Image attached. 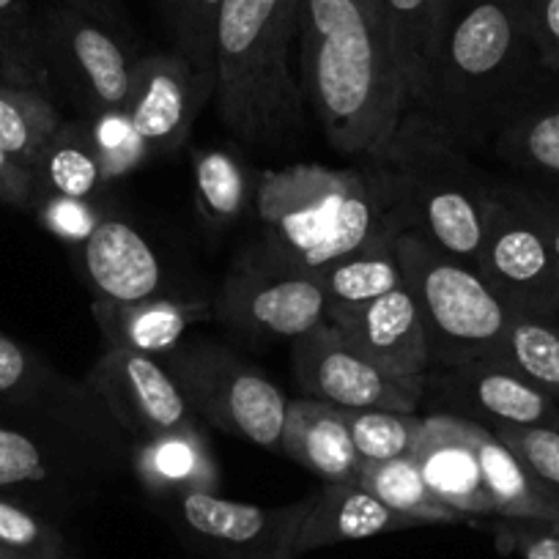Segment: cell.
I'll use <instances>...</instances> for the list:
<instances>
[{
	"instance_id": "cell-1",
	"label": "cell",
	"mask_w": 559,
	"mask_h": 559,
	"mask_svg": "<svg viewBox=\"0 0 559 559\" xmlns=\"http://www.w3.org/2000/svg\"><path fill=\"white\" fill-rule=\"evenodd\" d=\"M543 78L554 74L537 58L510 0H444L412 110L469 154L491 146L543 99Z\"/></svg>"
},
{
	"instance_id": "cell-2",
	"label": "cell",
	"mask_w": 559,
	"mask_h": 559,
	"mask_svg": "<svg viewBox=\"0 0 559 559\" xmlns=\"http://www.w3.org/2000/svg\"><path fill=\"white\" fill-rule=\"evenodd\" d=\"M302 88L332 148L373 157L406 112L408 96L381 0H302Z\"/></svg>"
},
{
	"instance_id": "cell-3",
	"label": "cell",
	"mask_w": 559,
	"mask_h": 559,
	"mask_svg": "<svg viewBox=\"0 0 559 559\" xmlns=\"http://www.w3.org/2000/svg\"><path fill=\"white\" fill-rule=\"evenodd\" d=\"M258 239L319 274L337 258L395 241L401 234L384 187L368 163L348 170L324 165H288L263 170L255 187Z\"/></svg>"
},
{
	"instance_id": "cell-4",
	"label": "cell",
	"mask_w": 559,
	"mask_h": 559,
	"mask_svg": "<svg viewBox=\"0 0 559 559\" xmlns=\"http://www.w3.org/2000/svg\"><path fill=\"white\" fill-rule=\"evenodd\" d=\"M302 0H225L217 25L214 105L245 146L269 152L302 127L305 88L292 69Z\"/></svg>"
},
{
	"instance_id": "cell-5",
	"label": "cell",
	"mask_w": 559,
	"mask_h": 559,
	"mask_svg": "<svg viewBox=\"0 0 559 559\" xmlns=\"http://www.w3.org/2000/svg\"><path fill=\"white\" fill-rule=\"evenodd\" d=\"M362 163L384 187L401 234L419 236L475 266L493 185L477 174L464 148L439 134L423 112L406 110L384 148Z\"/></svg>"
},
{
	"instance_id": "cell-6",
	"label": "cell",
	"mask_w": 559,
	"mask_h": 559,
	"mask_svg": "<svg viewBox=\"0 0 559 559\" xmlns=\"http://www.w3.org/2000/svg\"><path fill=\"white\" fill-rule=\"evenodd\" d=\"M403 283L417 302L431 368L497 357L510 310L472 263L448 255L414 234L395 236Z\"/></svg>"
},
{
	"instance_id": "cell-7",
	"label": "cell",
	"mask_w": 559,
	"mask_h": 559,
	"mask_svg": "<svg viewBox=\"0 0 559 559\" xmlns=\"http://www.w3.org/2000/svg\"><path fill=\"white\" fill-rule=\"evenodd\" d=\"M212 313L225 330L252 346L294 343L326 324L330 299L319 274L294 266L255 239L230 263Z\"/></svg>"
},
{
	"instance_id": "cell-8",
	"label": "cell",
	"mask_w": 559,
	"mask_h": 559,
	"mask_svg": "<svg viewBox=\"0 0 559 559\" xmlns=\"http://www.w3.org/2000/svg\"><path fill=\"white\" fill-rule=\"evenodd\" d=\"M163 362L201 423L280 453L288 397L255 365L206 337L181 343Z\"/></svg>"
},
{
	"instance_id": "cell-9",
	"label": "cell",
	"mask_w": 559,
	"mask_h": 559,
	"mask_svg": "<svg viewBox=\"0 0 559 559\" xmlns=\"http://www.w3.org/2000/svg\"><path fill=\"white\" fill-rule=\"evenodd\" d=\"M45 56L56 88L80 116H99L127 105L140 56L134 39L63 3L41 9Z\"/></svg>"
},
{
	"instance_id": "cell-10",
	"label": "cell",
	"mask_w": 559,
	"mask_h": 559,
	"mask_svg": "<svg viewBox=\"0 0 559 559\" xmlns=\"http://www.w3.org/2000/svg\"><path fill=\"white\" fill-rule=\"evenodd\" d=\"M0 412L25 414L72 433L129 469L132 442L85 381L52 368L36 348L0 332Z\"/></svg>"
},
{
	"instance_id": "cell-11",
	"label": "cell",
	"mask_w": 559,
	"mask_h": 559,
	"mask_svg": "<svg viewBox=\"0 0 559 559\" xmlns=\"http://www.w3.org/2000/svg\"><path fill=\"white\" fill-rule=\"evenodd\" d=\"M475 269L510 313L559 319V261L519 185H493Z\"/></svg>"
},
{
	"instance_id": "cell-12",
	"label": "cell",
	"mask_w": 559,
	"mask_h": 559,
	"mask_svg": "<svg viewBox=\"0 0 559 559\" xmlns=\"http://www.w3.org/2000/svg\"><path fill=\"white\" fill-rule=\"evenodd\" d=\"M127 466L72 433L25 414L0 412V493L28 504L83 499L102 477Z\"/></svg>"
},
{
	"instance_id": "cell-13",
	"label": "cell",
	"mask_w": 559,
	"mask_h": 559,
	"mask_svg": "<svg viewBox=\"0 0 559 559\" xmlns=\"http://www.w3.org/2000/svg\"><path fill=\"white\" fill-rule=\"evenodd\" d=\"M313 497L283 508H258V504L219 497L217 491L176 493L157 502L187 540L217 557L294 559V537L313 504Z\"/></svg>"
},
{
	"instance_id": "cell-14",
	"label": "cell",
	"mask_w": 559,
	"mask_h": 559,
	"mask_svg": "<svg viewBox=\"0 0 559 559\" xmlns=\"http://www.w3.org/2000/svg\"><path fill=\"white\" fill-rule=\"evenodd\" d=\"M83 381L132 444L203 428L181 386L157 357L105 348Z\"/></svg>"
},
{
	"instance_id": "cell-15",
	"label": "cell",
	"mask_w": 559,
	"mask_h": 559,
	"mask_svg": "<svg viewBox=\"0 0 559 559\" xmlns=\"http://www.w3.org/2000/svg\"><path fill=\"white\" fill-rule=\"evenodd\" d=\"M292 368L305 397L341 408L417 412L423 397L379 368L330 321L292 343Z\"/></svg>"
},
{
	"instance_id": "cell-16",
	"label": "cell",
	"mask_w": 559,
	"mask_h": 559,
	"mask_svg": "<svg viewBox=\"0 0 559 559\" xmlns=\"http://www.w3.org/2000/svg\"><path fill=\"white\" fill-rule=\"evenodd\" d=\"M433 390L450 414L486 428H557L559 403L510 368L502 357L475 359L453 368H431L426 392Z\"/></svg>"
},
{
	"instance_id": "cell-17",
	"label": "cell",
	"mask_w": 559,
	"mask_h": 559,
	"mask_svg": "<svg viewBox=\"0 0 559 559\" xmlns=\"http://www.w3.org/2000/svg\"><path fill=\"white\" fill-rule=\"evenodd\" d=\"M214 78L195 72L179 52L140 56L134 83L123 105L152 159L170 157L187 143L198 112L214 96Z\"/></svg>"
},
{
	"instance_id": "cell-18",
	"label": "cell",
	"mask_w": 559,
	"mask_h": 559,
	"mask_svg": "<svg viewBox=\"0 0 559 559\" xmlns=\"http://www.w3.org/2000/svg\"><path fill=\"white\" fill-rule=\"evenodd\" d=\"M330 324L343 330V335L362 354H368L379 368L395 376L401 384L426 395V381L431 373V352H428L426 330L419 319L417 302L406 283L392 288L384 297L362 305L357 310L330 313Z\"/></svg>"
},
{
	"instance_id": "cell-19",
	"label": "cell",
	"mask_w": 559,
	"mask_h": 559,
	"mask_svg": "<svg viewBox=\"0 0 559 559\" xmlns=\"http://www.w3.org/2000/svg\"><path fill=\"white\" fill-rule=\"evenodd\" d=\"M412 459L423 480L444 508L461 519L493 515L491 499L483 486L480 459L475 448V423L450 412H433L419 419Z\"/></svg>"
},
{
	"instance_id": "cell-20",
	"label": "cell",
	"mask_w": 559,
	"mask_h": 559,
	"mask_svg": "<svg viewBox=\"0 0 559 559\" xmlns=\"http://www.w3.org/2000/svg\"><path fill=\"white\" fill-rule=\"evenodd\" d=\"M78 252L94 302H140L163 297L168 288L157 250L127 217L107 212Z\"/></svg>"
},
{
	"instance_id": "cell-21",
	"label": "cell",
	"mask_w": 559,
	"mask_h": 559,
	"mask_svg": "<svg viewBox=\"0 0 559 559\" xmlns=\"http://www.w3.org/2000/svg\"><path fill=\"white\" fill-rule=\"evenodd\" d=\"M91 313L105 337V348L163 359L181 346V337L192 324L212 316V305L163 294L140 302H94Z\"/></svg>"
},
{
	"instance_id": "cell-22",
	"label": "cell",
	"mask_w": 559,
	"mask_h": 559,
	"mask_svg": "<svg viewBox=\"0 0 559 559\" xmlns=\"http://www.w3.org/2000/svg\"><path fill=\"white\" fill-rule=\"evenodd\" d=\"M280 453L324 483H354L362 466L343 408L305 395L288 401Z\"/></svg>"
},
{
	"instance_id": "cell-23",
	"label": "cell",
	"mask_w": 559,
	"mask_h": 559,
	"mask_svg": "<svg viewBox=\"0 0 559 559\" xmlns=\"http://www.w3.org/2000/svg\"><path fill=\"white\" fill-rule=\"evenodd\" d=\"M408 526L417 524L381 504L357 483H326L324 491L313 497L308 515L299 524L292 557L297 559L316 548L337 546V543L368 540V537L408 530Z\"/></svg>"
},
{
	"instance_id": "cell-24",
	"label": "cell",
	"mask_w": 559,
	"mask_h": 559,
	"mask_svg": "<svg viewBox=\"0 0 559 559\" xmlns=\"http://www.w3.org/2000/svg\"><path fill=\"white\" fill-rule=\"evenodd\" d=\"M129 472L152 499L219 488V466L203 428L134 442Z\"/></svg>"
},
{
	"instance_id": "cell-25",
	"label": "cell",
	"mask_w": 559,
	"mask_h": 559,
	"mask_svg": "<svg viewBox=\"0 0 559 559\" xmlns=\"http://www.w3.org/2000/svg\"><path fill=\"white\" fill-rule=\"evenodd\" d=\"M475 448L480 459L483 486L497 519L559 521V510L548 502L524 461L480 423H475Z\"/></svg>"
},
{
	"instance_id": "cell-26",
	"label": "cell",
	"mask_w": 559,
	"mask_h": 559,
	"mask_svg": "<svg viewBox=\"0 0 559 559\" xmlns=\"http://www.w3.org/2000/svg\"><path fill=\"white\" fill-rule=\"evenodd\" d=\"M192 198L203 228L212 234H223L241 223L252 198L245 159L219 146L198 148L192 154Z\"/></svg>"
},
{
	"instance_id": "cell-27",
	"label": "cell",
	"mask_w": 559,
	"mask_h": 559,
	"mask_svg": "<svg viewBox=\"0 0 559 559\" xmlns=\"http://www.w3.org/2000/svg\"><path fill=\"white\" fill-rule=\"evenodd\" d=\"M34 176L39 192L102 201L107 179L85 118L63 121L52 132L50 143H47L39 163H36Z\"/></svg>"
},
{
	"instance_id": "cell-28",
	"label": "cell",
	"mask_w": 559,
	"mask_h": 559,
	"mask_svg": "<svg viewBox=\"0 0 559 559\" xmlns=\"http://www.w3.org/2000/svg\"><path fill=\"white\" fill-rule=\"evenodd\" d=\"M493 154L515 174L559 187V94L543 96L491 143Z\"/></svg>"
},
{
	"instance_id": "cell-29",
	"label": "cell",
	"mask_w": 559,
	"mask_h": 559,
	"mask_svg": "<svg viewBox=\"0 0 559 559\" xmlns=\"http://www.w3.org/2000/svg\"><path fill=\"white\" fill-rule=\"evenodd\" d=\"M392 245L395 241L365 247V250L337 258L335 263L321 269L319 280L330 299V313L357 310L390 294L392 288L403 286V274Z\"/></svg>"
},
{
	"instance_id": "cell-30",
	"label": "cell",
	"mask_w": 559,
	"mask_h": 559,
	"mask_svg": "<svg viewBox=\"0 0 559 559\" xmlns=\"http://www.w3.org/2000/svg\"><path fill=\"white\" fill-rule=\"evenodd\" d=\"M354 483L362 486L365 491L373 493L381 504L395 510L397 515L414 521L417 526L459 524V521H464L455 510L444 508L433 497L412 455H401V459L392 461H376V464L362 461Z\"/></svg>"
},
{
	"instance_id": "cell-31",
	"label": "cell",
	"mask_w": 559,
	"mask_h": 559,
	"mask_svg": "<svg viewBox=\"0 0 559 559\" xmlns=\"http://www.w3.org/2000/svg\"><path fill=\"white\" fill-rule=\"evenodd\" d=\"M61 123L63 116L50 94L0 80V148L20 165L34 170Z\"/></svg>"
},
{
	"instance_id": "cell-32",
	"label": "cell",
	"mask_w": 559,
	"mask_h": 559,
	"mask_svg": "<svg viewBox=\"0 0 559 559\" xmlns=\"http://www.w3.org/2000/svg\"><path fill=\"white\" fill-rule=\"evenodd\" d=\"M0 80L56 94L45 56L41 14L28 0H0Z\"/></svg>"
},
{
	"instance_id": "cell-33",
	"label": "cell",
	"mask_w": 559,
	"mask_h": 559,
	"mask_svg": "<svg viewBox=\"0 0 559 559\" xmlns=\"http://www.w3.org/2000/svg\"><path fill=\"white\" fill-rule=\"evenodd\" d=\"M497 357L559 401V319L510 313Z\"/></svg>"
},
{
	"instance_id": "cell-34",
	"label": "cell",
	"mask_w": 559,
	"mask_h": 559,
	"mask_svg": "<svg viewBox=\"0 0 559 559\" xmlns=\"http://www.w3.org/2000/svg\"><path fill=\"white\" fill-rule=\"evenodd\" d=\"M386 23H390L392 41H395L397 67H401L403 85H406L408 107L412 110L426 80L428 52H431L433 31H437L439 12L444 0H381Z\"/></svg>"
},
{
	"instance_id": "cell-35",
	"label": "cell",
	"mask_w": 559,
	"mask_h": 559,
	"mask_svg": "<svg viewBox=\"0 0 559 559\" xmlns=\"http://www.w3.org/2000/svg\"><path fill=\"white\" fill-rule=\"evenodd\" d=\"M343 417L359 459L368 464L412 455L423 419L414 412H390V408H343Z\"/></svg>"
},
{
	"instance_id": "cell-36",
	"label": "cell",
	"mask_w": 559,
	"mask_h": 559,
	"mask_svg": "<svg viewBox=\"0 0 559 559\" xmlns=\"http://www.w3.org/2000/svg\"><path fill=\"white\" fill-rule=\"evenodd\" d=\"M223 7L225 0H170L165 9L174 28L176 52L206 78H214L217 69V25Z\"/></svg>"
},
{
	"instance_id": "cell-37",
	"label": "cell",
	"mask_w": 559,
	"mask_h": 559,
	"mask_svg": "<svg viewBox=\"0 0 559 559\" xmlns=\"http://www.w3.org/2000/svg\"><path fill=\"white\" fill-rule=\"evenodd\" d=\"M88 129L96 154H99L107 185L118 179H127V176L138 174L146 163H152L148 146L143 143V138H140V132L134 129V123L129 121L123 107H118V110H105L99 112V116L88 118Z\"/></svg>"
},
{
	"instance_id": "cell-38",
	"label": "cell",
	"mask_w": 559,
	"mask_h": 559,
	"mask_svg": "<svg viewBox=\"0 0 559 559\" xmlns=\"http://www.w3.org/2000/svg\"><path fill=\"white\" fill-rule=\"evenodd\" d=\"M0 546L20 559H61L63 537L34 504L0 493Z\"/></svg>"
},
{
	"instance_id": "cell-39",
	"label": "cell",
	"mask_w": 559,
	"mask_h": 559,
	"mask_svg": "<svg viewBox=\"0 0 559 559\" xmlns=\"http://www.w3.org/2000/svg\"><path fill=\"white\" fill-rule=\"evenodd\" d=\"M532 472L548 502L559 510V431L557 428H491Z\"/></svg>"
},
{
	"instance_id": "cell-40",
	"label": "cell",
	"mask_w": 559,
	"mask_h": 559,
	"mask_svg": "<svg viewBox=\"0 0 559 559\" xmlns=\"http://www.w3.org/2000/svg\"><path fill=\"white\" fill-rule=\"evenodd\" d=\"M36 219L41 228L67 245L80 247L91 239L102 219L107 217L105 201H88V198H67L39 192L34 206Z\"/></svg>"
},
{
	"instance_id": "cell-41",
	"label": "cell",
	"mask_w": 559,
	"mask_h": 559,
	"mask_svg": "<svg viewBox=\"0 0 559 559\" xmlns=\"http://www.w3.org/2000/svg\"><path fill=\"white\" fill-rule=\"evenodd\" d=\"M543 67L559 80V0H510Z\"/></svg>"
},
{
	"instance_id": "cell-42",
	"label": "cell",
	"mask_w": 559,
	"mask_h": 559,
	"mask_svg": "<svg viewBox=\"0 0 559 559\" xmlns=\"http://www.w3.org/2000/svg\"><path fill=\"white\" fill-rule=\"evenodd\" d=\"M499 540L521 559H559V521L502 519Z\"/></svg>"
},
{
	"instance_id": "cell-43",
	"label": "cell",
	"mask_w": 559,
	"mask_h": 559,
	"mask_svg": "<svg viewBox=\"0 0 559 559\" xmlns=\"http://www.w3.org/2000/svg\"><path fill=\"white\" fill-rule=\"evenodd\" d=\"M36 198H39V185H36L34 170L20 165L12 154L0 148V201L34 214Z\"/></svg>"
},
{
	"instance_id": "cell-44",
	"label": "cell",
	"mask_w": 559,
	"mask_h": 559,
	"mask_svg": "<svg viewBox=\"0 0 559 559\" xmlns=\"http://www.w3.org/2000/svg\"><path fill=\"white\" fill-rule=\"evenodd\" d=\"M521 195H524L526 206L532 209V214L537 217L540 223L543 234H546L548 245H551L554 255L559 261V203L557 198L551 195L548 190H540V187H532V185H519Z\"/></svg>"
},
{
	"instance_id": "cell-45",
	"label": "cell",
	"mask_w": 559,
	"mask_h": 559,
	"mask_svg": "<svg viewBox=\"0 0 559 559\" xmlns=\"http://www.w3.org/2000/svg\"><path fill=\"white\" fill-rule=\"evenodd\" d=\"M58 3L78 9V12L88 14V17L110 25V28L118 31V34L134 39L132 23H129V14H127V9H123L121 0H58Z\"/></svg>"
},
{
	"instance_id": "cell-46",
	"label": "cell",
	"mask_w": 559,
	"mask_h": 559,
	"mask_svg": "<svg viewBox=\"0 0 559 559\" xmlns=\"http://www.w3.org/2000/svg\"><path fill=\"white\" fill-rule=\"evenodd\" d=\"M0 559H20V557H17V554H12V551H9V548H3V546H0Z\"/></svg>"
},
{
	"instance_id": "cell-47",
	"label": "cell",
	"mask_w": 559,
	"mask_h": 559,
	"mask_svg": "<svg viewBox=\"0 0 559 559\" xmlns=\"http://www.w3.org/2000/svg\"><path fill=\"white\" fill-rule=\"evenodd\" d=\"M159 3H163V9H168V3H170V0H159Z\"/></svg>"
},
{
	"instance_id": "cell-48",
	"label": "cell",
	"mask_w": 559,
	"mask_h": 559,
	"mask_svg": "<svg viewBox=\"0 0 559 559\" xmlns=\"http://www.w3.org/2000/svg\"><path fill=\"white\" fill-rule=\"evenodd\" d=\"M540 190H543V187H540ZM548 192H551V190H548ZM551 195H554V198H557V203H559V192H551Z\"/></svg>"
},
{
	"instance_id": "cell-49",
	"label": "cell",
	"mask_w": 559,
	"mask_h": 559,
	"mask_svg": "<svg viewBox=\"0 0 559 559\" xmlns=\"http://www.w3.org/2000/svg\"><path fill=\"white\" fill-rule=\"evenodd\" d=\"M557 403H559V401H557Z\"/></svg>"
}]
</instances>
